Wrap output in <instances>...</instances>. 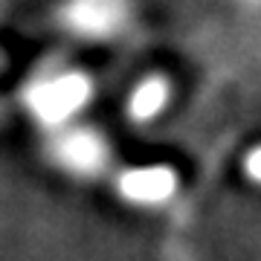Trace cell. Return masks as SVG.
<instances>
[{"label": "cell", "instance_id": "6da1fadb", "mask_svg": "<svg viewBox=\"0 0 261 261\" xmlns=\"http://www.w3.org/2000/svg\"><path fill=\"white\" fill-rule=\"evenodd\" d=\"M130 192L137 197H160L166 192V177H160V174H137V177H130Z\"/></svg>", "mask_w": 261, "mask_h": 261}, {"label": "cell", "instance_id": "7a4b0ae2", "mask_svg": "<svg viewBox=\"0 0 261 261\" xmlns=\"http://www.w3.org/2000/svg\"><path fill=\"white\" fill-rule=\"evenodd\" d=\"M154 102H160V93H157V87L151 84V87H145V90L137 96V102H134V105H137V108L145 113V111H151V108H154Z\"/></svg>", "mask_w": 261, "mask_h": 261}]
</instances>
